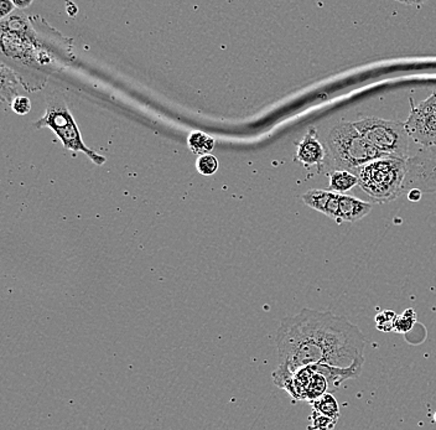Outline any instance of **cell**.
I'll use <instances>...</instances> for the list:
<instances>
[{
  "label": "cell",
  "instance_id": "obj_10",
  "mask_svg": "<svg viewBox=\"0 0 436 430\" xmlns=\"http://www.w3.org/2000/svg\"><path fill=\"white\" fill-rule=\"evenodd\" d=\"M371 211L372 205L369 202L362 201L353 196L340 194V211L336 222H356L367 216Z\"/></svg>",
  "mask_w": 436,
  "mask_h": 430
},
{
  "label": "cell",
  "instance_id": "obj_7",
  "mask_svg": "<svg viewBox=\"0 0 436 430\" xmlns=\"http://www.w3.org/2000/svg\"><path fill=\"white\" fill-rule=\"evenodd\" d=\"M404 125L409 138L423 148L436 146V92L418 106H413Z\"/></svg>",
  "mask_w": 436,
  "mask_h": 430
},
{
  "label": "cell",
  "instance_id": "obj_11",
  "mask_svg": "<svg viewBox=\"0 0 436 430\" xmlns=\"http://www.w3.org/2000/svg\"><path fill=\"white\" fill-rule=\"evenodd\" d=\"M358 185L357 176L346 170H335L330 175V191L336 194H343L352 190Z\"/></svg>",
  "mask_w": 436,
  "mask_h": 430
},
{
  "label": "cell",
  "instance_id": "obj_4",
  "mask_svg": "<svg viewBox=\"0 0 436 430\" xmlns=\"http://www.w3.org/2000/svg\"><path fill=\"white\" fill-rule=\"evenodd\" d=\"M47 98L49 100H47L45 114L40 118L39 121L35 122V127L39 129L50 128L56 133L66 149L82 151L84 154H87L91 160L95 162L97 165L104 164L106 158L102 157L84 146L79 127L75 122L72 114L70 113L68 103L65 101V97L61 92L55 91Z\"/></svg>",
  "mask_w": 436,
  "mask_h": 430
},
{
  "label": "cell",
  "instance_id": "obj_21",
  "mask_svg": "<svg viewBox=\"0 0 436 430\" xmlns=\"http://www.w3.org/2000/svg\"><path fill=\"white\" fill-rule=\"evenodd\" d=\"M434 420H435V422H436V413L434 414Z\"/></svg>",
  "mask_w": 436,
  "mask_h": 430
},
{
  "label": "cell",
  "instance_id": "obj_1",
  "mask_svg": "<svg viewBox=\"0 0 436 430\" xmlns=\"http://www.w3.org/2000/svg\"><path fill=\"white\" fill-rule=\"evenodd\" d=\"M364 332L345 316L305 307L280 323L277 332L278 369L273 380L286 390L293 376L304 367H352L364 362Z\"/></svg>",
  "mask_w": 436,
  "mask_h": 430
},
{
  "label": "cell",
  "instance_id": "obj_17",
  "mask_svg": "<svg viewBox=\"0 0 436 430\" xmlns=\"http://www.w3.org/2000/svg\"><path fill=\"white\" fill-rule=\"evenodd\" d=\"M13 111L17 113V114H20V116H24V114H28L30 112V109H31V102L26 97H17L12 103Z\"/></svg>",
  "mask_w": 436,
  "mask_h": 430
},
{
  "label": "cell",
  "instance_id": "obj_9",
  "mask_svg": "<svg viewBox=\"0 0 436 430\" xmlns=\"http://www.w3.org/2000/svg\"><path fill=\"white\" fill-rule=\"evenodd\" d=\"M302 199L310 208L337 221L340 211V194L330 190H310L304 194Z\"/></svg>",
  "mask_w": 436,
  "mask_h": 430
},
{
  "label": "cell",
  "instance_id": "obj_2",
  "mask_svg": "<svg viewBox=\"0 0 436 430\" xmlns=\"http://www.w3.org/2000/svg\"><path fill=\"white\" fill-rule=\"evenodd\" d=\"M358 186L378 204L394 201L404 195L407 160L402 158L383 157L353 170Z\"/></svg>",
  "mask_w": 436,
  "mask_h": 430
},
{
  "label": "cell",
  "instance_id": "obj_3",
  "mask_svg": "<svg viewBox=\"0 0 436 430\" xmlns=\"http://www.w3.org/2000/svg\"><path fill=\"white\" fill-rule=\"evenodd\" d=\"M326 146L337 170L353 171L375 159L386 157L369 144L353 123H340L331 129Z\"/></svg>",
  "mask_w": 436,
  "mask_h": 430
},
{
  "label": "cell",
  "instance_id": "obj_18",
  "mask_svg": "<svg viewBox=\"0 0 436 430\" xmlns=\"http://www.w3.org/2000/svg\"><path fill=\"white\" fill-rule=\"evenodd\" d=\"M14 8H15V4L12 3V1L1 0V1H0V17H6V15H8L12 10H14Z\"/></svg>",
  "mask_w": 436,
  "mask_h": 430
},
{
  "label": "cell",
  "instance_id": "obj_13",
  "mask_svg": "<svg viewBox=\"0 0 436 430\" xmlns=\"http://www.w3.org/2000/svg\"><path fill=\"white\" fill-rule=\"evenodd\" d=\"M313 406L315 412L322 414L325 417L335 420L337 423V420L340 418V409H338V404L336 402L335 398L331 393H327L319 399L313 401Z\"/></svg>",
  "mask_w": 436,
  "mask_h": 430
},
{
  "label": "cell",
  "instance_id": "obj_16",
  "mask_svg": "<svg viewBox=\"0 0 436 430\" xmlns=\"http://www.w3.org/2000/svg\"><path fill=\"white\" fill-rule=\"evenodd\" d=\"M218 165L219 164H218L217 159L211 154L200 157L196 162V168L198 170V173L206 175V176H210V175L216 173L218 170Z\"/></svg>",
  "mask_w": 436,
  "mask_h": 430
},
{
  "label": "cell",
  "instance_id": "obj_19",
  "mask_svg": "<svg viewBox=\"0 0 436 430\" xmlns=\"http://www.w3.org/2000/svg\"><path fill=\"white\" fill-rule=\"evenodd\" d=\"M421 195H423V192L419 190H412L408 192L409 200H412V201H419Z\"/></svg>",
  "mask_w": 436,
  "mask_h": 430
},
{
  "label": "cell",
  "instance_id": "obj_15",
  "mask_svg": "<svg viewBox=\"0 0 436 430\" xmlns=\"http://www.w3.org/2000/svg\"><path fill=\"white\" fill-rule=\"evenodd\" d=\"M397 314L391 310H384L382 313L378 314L375 316V325H377V329L383 331V332H389V331H394V324H396V318H397Z\"/></svg>",
  "mask_w": 436,
  "mask_h": 430
},
{
  "label": "cell",
  "instance_id": "obj_14",
  "mask_svg": "<svg viewBox=\"0 0 436 430\" xmlns=\"http://www.w3.org/2000/svg\"><path fill=\"white\" fill-rule=\"evenodd\" d=\"M416 323V313L414 309H407L402 315H398L394 324V331L405 334L409 330H412L414 324Z\"/></svg>",
  "mask_w": 436,
  "mask_h": 430
},
{
  "label": "cell",
  "instance_id": "obj_20",
  "mask_svg": "<svg viewBox=\"0 0 436 430\" xmlns=\"http://www.w3.org/2000/svg\"><path fill=\"white\" fill-rule=\"evenodd\" d=\"M14 4H15V6H30V3H17V1H14Z\"/></svg>",
  "mask_w": 436,
  "mask_h": 430
},
{
  "label": "cell",
  "instance_id": "obj_6",
  "mask_svg": "<svg viewBox=\"0 0 436 430\" xmlns=\"http://www.w3.org/2000/svg\"><path fill=\"white\" fill-rule=\"evenodd\" d=\"M412 190L436 192V146L421 148L408 158L404 194Z\"/></svg>",
  "mask_w": 436,
  "mask_h": 430
},
{
  "label": "cell",
  "instance_id": "obj_8",
  "mask_svg": "<svg viewBox=\"0 0 436 430\" xmlns=\"http://www.w3.org/2000/svg\"><path fill=\"white\" fill-rule=\"evenodd\" d=\"M325 158L326 149L324 144L320 141L318 130L311 127L297 146V159L305 168L309 169L313 165L322 168Z\"/></svg>",
  "mask_w": 436,
  "mask_h": 430
},
{
  "label": "cell",
  "instance_id": "obj_12",
  "mask_svg": "<svg viewBox=\"0 0 436 430\" xmlns=\"http://www.w3.org/2000/svg\"><path fill=\"white\" fill-rule=\"evenodd\" d=\"M187 144L192 153H195L200 157L208 155L213 148H215V139L210 135L201 133V132H194L187 139Z\"/></svg>",
  "mask_w": 436,
  "mask_h": 430
},
{
  "label": "cell",
  "instance_id": "obj_5",
  "mask_svg": "<svg viewBox=\"0 0 436 430\" xmlns=\"http://www.w3.org/2000/svg\"><path fill=\"white\" fill-rule=\"evenodd\" d=\"M369 144L386 157L402 158L408 160L409 135L404 123L371 117L353 123Z\"/></svg>",
  "mask_w": 436,
  "mask_h": 430
}]
</instances>
